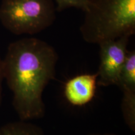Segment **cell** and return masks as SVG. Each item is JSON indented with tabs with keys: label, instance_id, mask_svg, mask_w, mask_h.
<instances>
[{
	"label": "cell",
	"instance_id": "obj_1",
	"mask_svg": "<svg viewBox=\"0 0 135 135\" xmlns=\"http://www.w3.org/2000/svg\"><path fill=\"white\" fill-rule=\"evenodd\" d=\"M58 60L55 49L40 39L25 38L9 45L3 60V75L20 120L45 116L43 93L55 78Z\"/></svg>",
	"mask_w": 135,
	"mask_h": 135
},
{
	"label": "cell",
	"instance_id": "obj_2",
	"mask_svg": "<svg viewBox=\"0 0 135 135\" xmlns=\"http://www.w3.org/2000/svg\"><path fill=\"white\" fill-rule=\"evenodd\" d=\"M80 30L86 42L99 44L135 33V0H89Z\"/></svg>",
	"mask_w": 135,
	"mask_h": 135
},
{
	"label": "cell",
	"instance_id": "obj_3",
	"mask_svg": "<svg viewBox=\"0 0 135 135\" xmlns=\"http://www.w3.org/2000/svg\"><path fill=\"white\" fill-rule=\"evenodd\" d=\"M55 20L53 0H2L0 5L1 24L16 35L40 33Z\"/></svg>",
	"mask_w": 135,
	"mask_h": 135
},
{
	"label": "cell",
	"instance_id": "obj_4",
	"mask_svg": "<svg viewBox=\"0 0 135 135\" xmlns=\"http://www.w3.org/2000/svg\"><path fill=\"white\" fill-rule=\"evenodd\" d=\"M129 36L101 42L99 45L100 63L97 84L101 86L116 85L121 67L128 53Z\"/></svg>",
	"mask_w": 135,
	"mask_h": 135
},
{
	"label": "cell",
	"instance_id": "obj_5",
	"mask_svg": "<svg viewBox=\"0 0 135 135\" xmlns=\"http://www.w3.org/2000/svg\"><path fill=\"white\" fill-rule=\"evenodd\" d=\"M98 74H82L75 76L65 83L64 95L68 102L75 106H83L90 103L95 96Z\"/></svg>",
	"mask_w": 135,
	"mask_h": 135
},
{
	"label": "cell",
	"instance_id": "obj_6",
	"mask_svg": "<svg viewBox=\"0 0 135 135\" xmlns=\"http://www.w3.org/2000/svg\"><path fill=\"white\" fill-rule=\"evenodd\" d=\"M116 86L122 91H135V51H128Z\"/></svg>",
	"mask_w": 135,
	"mask_h": 135
},
{
	"label": "cell",
	"instance_id": "obj_7",
	"mask_svg": "<svg viewBox=\"0 0 135 135\" xmlns=\"http://www.w3.org/2000/svg\"><path fill=\"white\" fill-rule=\"evenodd\" d=\"M0 135H45L43 129L28 121L8 123L0 128Z\"/></svg>",
	"mask_w": 135,
	"mask_h": 135
},
{
	"label": "cell",
	"instance_id": "obj_8",
	"mask_svg": "<svg viewBox=\"0 0 135 135\" xmlns=\"http://www.w3.org/2000/svg\"><path fill=\"white\" fill-rule=\"evenodd\" d=\"M121 111L124 122L133 132H135V91H123Z\"/></svg>",
	"mask_w": 135,
	"mask_h": 135
},
{
	"label": "cell",
	"instance_id": "obj_9",
	"mask_svg": "<svg viewBox=\"0 0 135 135\" xmlns=\"http://www.w3.org/2000/svg\"><path fill=\"white\" fill-rule=\"evenodd\" d=\"M56 3V11L60 12L70 8H76L85 11L89 0H55Z\"/></svg>",
	"mask_w": 135,
	"mask_h": 135
},
{
	"label": "cell",
	"instance_id": "obj_10",
	"mask_svg": "<svg viewBox=\"0 0 135 135\" xmlns=\"http://www.w3.org/2000/svg\"><path fill=\"white\" fill-rule=\"evenodd\" d=\"M4 80V75H3V60L0 58V106L2 103V83Z\"/></svg>",
	"mask_w": 135,
	"mask_h": 135
},
{
	"label": "cell",
	"instance_id": "obj_11",
	"mask_svg": "<svg viewBox=\"0 0 135 135\" xmlns=\"http://www.w3.org/2000/svg\"><path fill=\"white\" fill-rule=\"evenodd\" d=\"M87 135H117L113 133H90Z\"/></svg>",
	"mask_w": 135,
	"mask_h": 135
}]
</instances>
